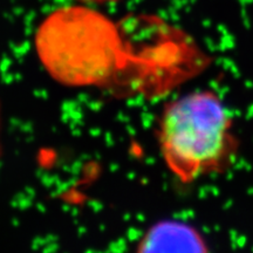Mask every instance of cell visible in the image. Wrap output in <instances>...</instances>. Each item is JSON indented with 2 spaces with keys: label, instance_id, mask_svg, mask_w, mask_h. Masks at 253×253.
<instances>
[{
  "label": "cell",
  "instance_id": "6da1fadb",
  "mask_svg": "<svg viewBox=\"0 0 253 253\" xmlns=\"http://www.w3.org/2000/svg\"><path fill=\"white\" fill-rule=\"evenodd\" d=\"M157 141L168 170L185 185L226 172L240 150L233 112L210 88L169 101L158 120Z\"/></svg>",
  "mask_w": 253,
  "mask_h": 253
},
{
  "label": "cell",
  "instance_id": "7a4b0ae2",
  "mask_svg": "<svg viewBox=\"0 0 253 253\" xmlns=\"http://www.w3.org/2000/svg\"><path fill=\"white\" fill-rule=\"evenodd\" d=\"M138 252L184 251L209 252L208 240L197 227L181 220H162L154 224L137 244Z\"/></svg>",
  "mask_w": 253,
  "mask_h": 253
},
{
  "label": "cell",
  "instance_id": "3957f363",
  "mask_svg": "<svg viewBox=\"0 0 253 253\" xmlns=\"http://www.w3.org/2000/svg\"><path fill=\"white\" fill-rule=\"evenodd\" d=\"M82 2H88V4H104V2H113L118 0H79Z\"/></svg>",
  "mask_w": 253,
  "mask_h": 253
},
{
  "label": "cell",
  "instance_id": "277c9868",
  "mask_svg": "<svg viewBox=\"0 0 253 253\" xmlns=\"http://www.w3.org/2000/svg\"><path fill=\"white\" fill-rule=\"evenodd\" d=\"M0 153H1V145H0Z\"/></svg>",
  "mask_w": 253,
  "mask_h": 253
}]
</instances>
